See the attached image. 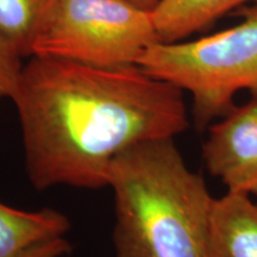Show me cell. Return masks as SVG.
Masks as SVG:
<instances>
[{"label":"cell","mask_w":257,"mask_h":257,"mask_svg":"<svg viewBox=\"0 0 257 257\" xmlns=\"http://www.w3.org/2000/svg\"><path fill=\"white\" fill-rule=\"evenodd\" d=\"M11 100L28 178L38 191L107 187L121 153L189 126L184 92L138 64L94 67L31 56Z\"/></svg>","instance_id":"6da1fadb"},{"label":"cell","mask_w":257,"mask_h":257,"mask_svg":"<svg viewBox=\"0 0 257 257\" xmlns=\"http://www.w3.org/2000/svg\"><path fill=\"white\" fill-rule=\"evenodd\" d=\"M115 257H205L214 198L174 138L140 143L112 162Z\"/></svg>","instance_id":"7a4b0ae2"},{"label":"cell","mask_w":257,"mask_h":257,"mask_svg":"<svg viewBox=\"0 0 257 257\" xmlns=\"http://www.w3.org/2000/svg\"><path fill=\"white\" fill-rule=\"evenodd\" d=\"M138 66L188 92L195 126L205 130L236 107L238 92L257 98V5L226 30L193 41L155 42Z\"/></svg>","instance_id":"3957f363"},{"label":"cell","mask_w":257,"mask_h":257,"mask_svg":"<svg viewBox=\"0 0 257 257\" xmlns=\"http://www.w3.org/2000/svg\"><path fill=\"white\" fill-rule=\"evenodd\" d=\"M157 41L152 12L126 0H56L30 57L94 67L134 66Z\"/></svg>","instance_id":"277c9868"},{"label":"cell","mask_w":257,"mask_h":257,"mask_svg":"<svg viewBox=\"0 0 257 257\" xmlns=\"http://www.w3.org/2000/svg\"><path fill=\"white\" fill-rule=\"evenodd\" d=\"M202 159L227 192L257 195V98L207 127Z\"/></svg>","instance_id":"5b68a950"},{"label":"cell","mask_w":257,"mask_h":257,"mask_svg":"<svg viewBox=\"0 0 257 257\" xmlns=\"http://www.w3.org/2000/svg\"><path fill=\"white\" fill-rule=\"evenodd\" d=\"M205 257H257V204L226 192L214 198Z\"/></svg>","instance_id":"8992f818"},{"label":"cell","mask_w":257,"mask_h":257,"mask_svg":"<svg viewBox=\"0 0 257 257\" xmlns=\"http://www.w3.org/2000/svg\"><path fill=\"white\" fill-rule=\"evenodd\" d=\"M70 229L67 216L54 208L22 211L0 202V257H18L47 240L64 237Z\"/></svg>","instance_id":"52a82bcc"},{"label":"cell","mask_w":257,"mask_h":257,"mask_svg":"<svg viewBox=\"0 0 257 257\" xmlns=\"http://www.w3.org/2000/svg\"><path fill=\"white\" fill-rule=\"evenodd\" d=\"M257 0H159L152 12L159 40L176 42L214 24L232 10Z\"/></svg>","instance_id":"ba28073f"},{"label":"cell","mask_w":257,"mask_h":257,"mask_svg":"<svg viewBox=\"0 0 257 257\" xmlns=\"http://www.w3.org/2000/svg\"><path fill=\"white\" fill-rule=\"evenodd\" d=\"M56 0H0V35L22 57H30L38 31Z\"/></svg>","instance_id":"9c48e42d"},{"label":"cell","mask_w":257,"mask_h":257,"mask_svg":"<svg viewBox=\"0 0 257 257\" xmlns=\"http://www.w3.org/2000/svg\"><path fill=\"white\" fill-rule=\"evenodd\" d=\"M19 54L0 35V101L11 99L23 69Z\"/></svg>","instance_id":"30bf717a"},{"label":"cell","mask_w":257,"mask_h":257,"mask_svg":"<svg viewBox=\"0 0 257 257\" xmlns=\"http://www.w3.org/2000/svg\"><path fill=\"white\" fill-rule=\"evenodd\" d=\"M72 251V245L66 237H59L40 243L18 257H63Z\"/></svg>","instance_id":"8fae6325"},{"label":"cell","mask_w":257,"mask_h":257,"mask_svg":"<svg viewBox=\"0 0 257 257\" xmlns=\"http://www.w3.org/2000/svg\"><path fill=\"white\" fill-rule=\"evenodd\" d=\"M126 2L150 12H153L154 9L156 8V5L159 4V0H126Z\"/></svg>","instance_id":"7c38bea8"}]
</instances>
